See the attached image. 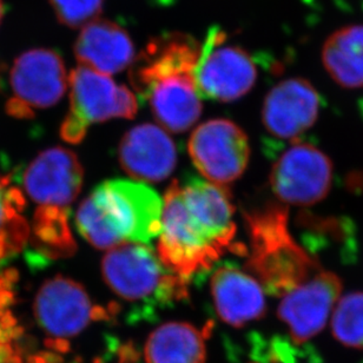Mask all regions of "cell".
Masks as SVG:
<instances>
[{
    "instance_id": "30",
    "label": "cell",
    "mask_w": 363,
    "mask_h": 363,
    "mask_svg": "<svg viewBox=\"0 0 363 363\" xmlns=\"http://www.w3.org/2000/svg\"><path fill=\"white\" fill-rule=\"evenodd\" d=\"M9 363H24V361H23V357H21V354L14 353Z\"/></svg>"
},
{
    "instance_id": "31",
    "label": "cell",
    "mask_w": 363,
    "mask_h": 363,
    "mask_svg": "<svg viewBox=\"0 0 363 363\" xmlns=\"http://www.w3.org/2000/svg\"><path fill=\"white\" fill-rule=\"evenodd\" d=\"M4 12H5V9H4L3 0H0V24H1V21H3Z\"/></svg>"
},
{
    "instance_id": "13",
    "label": "cell",
    "mask_w": 363,
    "mask_h": 363,
    "mask_svg": "<svg viewBox=\"0 0 363 363\" xmlns=\"http://www.w3.org/2000/svg\"><path fill=\"white\" fill-rule=\"evenodd\" d=\"M318 113L320 96L316 89L304 78H290L279 82L267 94L262 122L272 136L294 140L314 125Z\"/></svg>"
},
{
    "instance_id": "28",
    "label": "cell",
    "mask_w": 363,
    "mask_h": 363,
    "mask_svg": "<svg viewBox=\"0 0 363 363\" xmlns=\"http://www.w3.org/2000/svg\"><path fill=\"white\" fill-rule=\"evenodd\" d=\"M1 276L10 284H13V283L17 282L18 279H19V272H18L17 269H14V268H7L6 270H4L3 275Z\"/></svg>"
},
{
    "instance_id": "8",
    "label": "cell",
    "mask_w": 363,
    "mask_h": 363,
    "mask_svg": "<svg viewBox=\"0 0 363 363\" xmlns=\"http://www.w3.org/2000/svg\"><path fill=\"white\" fill-rule=\"evenodd\" d=\"M333 162L323 151L308 143L294 144L272 165L270 185L281 202L314 206L332 189Z\"/></svg>"
},
{
    "instance_id": "10",
    "label": "cell",
    "mask_w": 363,
    "mask_h": 363,
    "mask_svg": "<svg viewBox=\"0 0 363 363\" xmlns=\"http://www.w3.org/2000/svg\"><path fill=\"white\" fill-rule=\"evenodd\" d=\"M33 311L39 325L56 339L77 336L91 322L106 321L113 314L92 303L81 283L62 275L43 283Z\"/></svg>"
},
{
    "instance_id": "2",
    "label": "cell",
    "mask_w": 363,
    "mask_h": 363,
    "mask_svg": "<svg viewBox=\"0 0 363 363\" xmlns=\"http://www.w3.org/2000/svg\"><path fill=\"white\" fill-rule=\"evenodd\" d=\"M202 46L190 35L174 32L147 44L130 65L129 78L140 103L170 133L190 129L202 113L195 70Z\"/></svg>"
},
{
    "instance_id": "16",
    "label": "cell",
    "mask_w": 363,
    "mask_h": 363,
    "mask_svg": "<svg viewBox=\"0 0 363 363\" xmlns=\"http://www.w3.org/2000/svg\"><path fill=\"white\" fill-rule=\"evenodd\" d=\"M210 289L217 315L236 328L264 318V290L259 281L233 263H224L213 270Z\"/></svg>"
},
{
    "instance_id": "17",
    "label": "cell",
    "mask_w": 363,
    "mask_h": 363,
    "mask_svg": "<svg viewBox=\"0 0 363 363\" xmlns=\"http://www.w3.org/2000/svg\"><path fill=\"white\" fill-rule=\"evenodd\" d=\"M74 55L81 67L111 76L133 64L135 48L124 28L110 21L96 19L82 28Z\"/></svg>"
},
{
    "instance_id": "18",
    "label": "cell",
    "mask_w": 363,
    "mask_h": 363,
    "mask_svg": "<svg viewBox=\"0 0 363 363\" xmlns=\"http://www.w3.org/2000/svg\"><path fill=\"white\" fill-rule=\"evenodd\" d=\"M147 363H206L204 334L186 322H168L151 333L144 347Z\"/></svg>"
},
{
    "instance_id": "15",
    "label": "cell",
    "mask_w": 363,
    "mask_h": 363,
    "mask_svg": "<svg viewBox=\"0 0 363 363\" xmlns=\"http://www.w3.org/2000/svg\"><path fill=\"white\" fill-rule=\"evenodd\" d=\"M118 161L131 179L142 183H158L172 175L177 163V151L163 128L140 124L123 136Z\"/></svg>"
},
{
    "instance_id": "26",
    "label": "cell",
    "mask_w": 363,
    "mask_h": 363,
    "mask_svg": "<svg viewBox=\"0 0 363 363\" xmlns=\"http://www.w3.org/2000/svg\"><path fill=\"white\" fill-rule=\"evenodd\" d=\"M16 353L10 343L0 342V363H9L12 355Z\"/></svg>"
},
{
    "instance_id": "6",
    "label": "cell",
    "mask_w": 363,
    "mask_h": 363,
    "mask_svg": "<svg viewBox=\"0 0 363 363\" xmlns=\"http://www.w3.org/2000/svg\"><path fill=\"white\" fill-rule=\"evenodd\" d=\"M70 111L60 126L62 140L79 144L89 128L111 118L133 119L138 111L136 94L84 67H76L69 78Z\"/></svg>"
},
{
    "instance_id": "3",
    "label": "cell",
    "mask_w": 363,
    "mask_h": 363,
    "mask_svg": "<svg viewBox=\"0 0 363 363\" xmlns=\"http://www.w3.org/2000/svg\"><path fill=\"white\" fill-rule=\"evenodd\" d=\"M163 199L142 182L108 179L81 203L78 231L92 247L112 249L126 243L150 245L162 230Z\"/></svg>"
},
{
    "instance_id": "5",
    "label": "cell",
    "mask_w": 363,
    "mask_h": 363,
    "mask_svg": "<svg viewBox=\"0 0 363 363\" xmlns=\"http://www.w3.org/2000/svg\"><path fill=\"white\" fill-rule=\"evenodd\" d=\"M101 275L117 296L150 313L189 296V283L169 270L150 245L126 243L110 249L101 261Z\"/></svg>"
},
{
    "instance_id": "27",
    "label": "cell",
    "mask_w": 363,
    "mask_h": 363,
    "mask_svg": "<svg viewBox=\"0 0 363 363\" xmlns=\"http://www.w3.org/2000/svg\"><path fill=\"white\" fill-rule=\"evenodd\" d=\"M14 294L11 291V289H4L0 291V308L6 309L9 306L13 304Z\"/></svg>"
},
{
    "instance_id": "24",
    "label": "cell",
    "mask_w": 363,
    "mask_h": 363,
    "mask_svg": "<svg viewBox=\"0 0 363 363\" xmlns=\"http://www.w3.org/2000/svg\"><path fill=\"white\" fill-rule=\"evenodd\" d=\"M7 115L14 118L28 119L33 117V108L25 104L24 101L18 99V98H11L6 103Z\"/></svg>"
},
{
    "instance_id": "21",
    "label": "cell",
    "mask_w": 363,
    "mask_h": 363,
    "mask_svg": "<svg viewBox=\"0 0 363 363\" xmlns=\"http://www.w3.org/2000/svg\"><path fill=\"white\" fill-rule=\"evenodd\" d=\"M332 335L350 350H363V291L341 296L330 318Z\"/></svg>"
},
{
    "instance_id": "22",
    "label": "cell",
    "mask_w": 363,
    "mask_h": 363,
    "mask_svg": "<svg viewBox=\"0 0 363 363\" xmlns=\"http://www.w3.org/2000/svg\"><path fill=\"white\" fill-rule=\"evenodd\" d=\"M10 177H0V242H4L10 254L19 252L30 238V227L17 210L7 202L5 188Z\"/></svg>"
},
{
    "instance_id": "23",
    "label": "cell",
    "mask_w": 363,
    "mask_h": 363,
    "mask_svg": "<svg viewBox=\"0 0 363 363\" xmlns=\"http://www.w3.org/2000/svg\"><path fill=\"white\" fill-rule=\"evenodd\" d=\"M50 4L62 24L78 28L98 19L104 0H50Z\"/></svg>"
},
{
    "instance_id": "25",
    "label": "cell",
    "mask_w": 363,
    "mask_h": 363,
    "mask_svg": "<svg viewBox=\"0 0 363 363\" xmlns=\"http://www.w3.org/2000/svg\"><path fill=\"white\" fill-rule=\"evenodd\" d=\"M17 323V318H14V315L12 314L10 311H4L3 316L0 318V325H1V328L5 329V330H9V329H12L13 327H16Z\"/></svg>"
},
{
    "instance_id": "9",
    "label": "cell",
    "mask_w": 363,
    "mask_h": 363,
    "mask_svg": "<svg viewBox=\"0 0 363 363\" xmlns=\"http://www.w3.org/2000/svg\"><path fill=\"white\" fill-rule=\"evenodd\" d=\"M223 32L213 31L202 45L195 70V83L201 99L234 101L252 90L257 70L245 50L224 45Z\"/></svg>"
},
{
    "instance_id": "19",
    "label": "cell",
    "mask_w": 363,
    "mask_h": 363,
    "mask_svg": "<svg viewBox=\"0 0 363 363\" xmlns=\"http://www.w3.org/2000/svg\"><path fill=\"white\" fill-rule=\"evenodd\" d=\"M322 63L341 88H363V25H348L329 35Z\"/></svg>"
},
{
    "instance_id": "14",
    "label": "cell",
    "mask_w": 363,
    "mask_h": 363,
    "mask_svg": "<svg viewBox=\"0 0 363 363\" xmlns=\"http://www.w3.org/2000/svg\"><path fill=\"white\" fill-rule=\"evenodd\" d=\"M10 79L16 98L32 108L56 105L69 85L63 58L49 49L30 50L21 53L14 60Z\"/></svg>"
},
{
    "instance_id": "4",
    "label": "cell",
    "mask_w": 363,
    "mask_h": 363,
    "mask_svg": "<svg viewBox=\"0 0 363 363\" xmlns=\"http://www.w3.org/2000/svg\"><path fill=\"white\" fill-rule=\"evenodd\" d=\"M288 215L277 203L243 211L249 234L245 269L272 296L286 295L322 270L290 234Z\"/></svg>"
},
{
    "instance_id": "1",
    "label": "cell",
    "mask_w": 363,
    "mask_h": 363,
    "mask_svg": "<svg viewBox=\"0 0 363 363\" xmlns=\"http://www.w3.org/2000/svg\"><path fill=\"white\" fill-rule=\"evenodd\" d=\"M235 208L227 186L197 177L175 179L165 191L157 252L162 263L190 283L227 252L245 256L235 243Z\"/></svg>"
},
{
    "instance_id": "20",
    "label": "cell",
    "mask_w": 363,
    "mask_h": 363,
    "mask_svg": "<svg viewBox=\"0 0 363 363\" xmlns=\"http://www.w3.org/2000/svg\"><path fill=\"white\" fill-rule=\"evenodd\" d=\"M69 220V208L40 206L35 211L31 245L48 261L70 257L77 250Z\"/></svg>"
},
{
    "instance_id": "12",
    "label": "cell",
    "mask_w": 363,
    "mask_h": 363,
    "mask_svg": "<svg viewBox=\"0 0 363 363\" xmlns=\"http://www.w3.org/2000/svg\"><path fill=\"white\" fill-rule=\"evenodd\" d=\"M84 170L74 151L51 147L28 165L23 177L25 191L40 206L69 208L83 186Z\"/></svg>"
},
{
    "instance_id": "29",
    "label": "cell",
    "mask_w": 363,
    "mask_h": 363,
    "mask_svg": "<svg viewBox=\"0 0 363 363\" xmlns=\"http://www.w3.org/2000/svg\"><path fill=\"white\" fill-rule=\"evenodd\" d=\"M24 334V328L23 327H13L12 329H9V335H10V340H18L21 339V336Z\"/></svg>"
},
{
    "instance_id": "7",
    "label": "cell",
    "mask_w": 363,
    "mask_h": 363,
    "mask_svg": "<svg viewBox=\"0 0 363 363\" xmlns=\"http://www.w3.org/2000/svg\"><path fill=\"white\" fill-rule=\"evenodd\" d=\"M188 150L199 174L222 186L243 175L250 156L248 137L228 119H213L197 126L189 140Z\"/></svg>"
},
{
    "instance_id": "11",
    "label": "cell",
    "mask_w": 363,
    "mask_h": 363,
    "mask_svg": "<svg viewBox=\"0 0 363 363\" xmlns=\"http://www.w3.org/2000/svg\"><path fill=\"white\" fill-rule=\"evenodd\" d=\"M343 282L337 274L320 270L311 279L283 295L277 309L295 345L314 339L325 329L342 295Z\"/></svg>"
}]
</instances>
